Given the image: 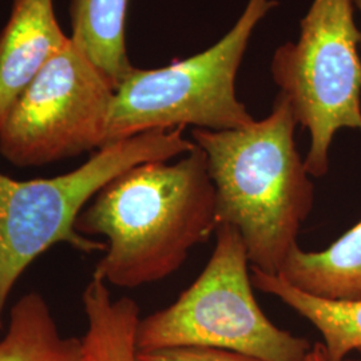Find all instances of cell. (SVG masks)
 Wrapping results in <instances>:
<instances>
[{"label": "cell", "mask_w": 361, "mask_h": 361, "mask_svg": "<svg viewBox=\"0 0 361 361\" xmlns=\"http://www.w3.org/2000/svg\"><path fill=\"white\" fill-rule=\"evenodd\" d=\"M279 274L312 296L361 300V219L323 250L308 252L297 246Z\"/></svg>", "instance_id": "9"}, {"label": "cell", "mask_w": 361, "mask_h": 361, "mask_svg": "<svg viewBox=\"0 0 361 361\" xmlns=\"http://www.w3.org/2000/svg\"><path fill=\"white\" fill-rule=\"evenodd\" d=\"M250 271L255 288L279 298L320 332L332 359H347L349 353L361 349V300L335 301L312 296L285 281L280 274H269L253 267Z\"/></svg>", "instance_id": "10"}, {"label": "cell", "mask_w": 361, "mask_h": 361, "mask_svg": "<svg viewBox=\"0 0 361 361\" xmlns=\"http://www.w3.org/2000/svg\"><path fill=\"white\" fill-rule=\"evenodd\" d=\"M305 361H361L356 360V359H343V360H335V359H332L329 355H328V352H326V349L323 345V343H316V344H313L312 345V348H310V353H308V356H307V360Z\"/></svg>", "instance_id": "15"}, {"label": "cell", "mask_w": 361, "mask_h": 361, "mask_svg": "<svg viewBox=\"0 0 361 361\" xmlns=\"http://www.w3.org/2000/svg\"><path fill=\"white\" fill-rule=\"evenodd\" d=\"M353 13V0H313L298 39L280 46L271 59L274 83L310 133L304 161L314 178L328 173L340 130L361 133V30Z\"/></svg>", "instance_id": "6"}, {"label": "cell", "mask_w": 361, "mask_h": 361, "mask_svg": "<svg viewBox=\"0 0 361 361\" xmlns=\"http://www.w3.org/2000/svg\"><path fill=\"white\" fill-rule=\"evenodd\" d=\"M137 361H261L226 349L207 347H180L138 352Z\"/></svg>", "instance_id": "14"}, {"label": "cell", "mask_w": 361, "mask_h": 361, "mask_svg": "<svg viewBox=\"0 0 361 361\" xmlns=\"http://www.w3.org/2000/svg\"><path fill=\"white\" fill-rule=\"evenodd\" d=\"M68 42L54 0H13L0 32V126L22 92Z\"/></svg>", "instance_id": "8"}, {"label": "cell", "mask_w": 361, "mask_h": 361, "mask_svg": "<svg viewBox=\"0 0 361 361\" xmlns=\"http://www.w3.org/2000/svg\"><path fill=\"white\" fill-rule=\"evenodd\" d=\"M250 261L237 229L219 225L207 267L166 308L140 320L137 350L226 349L261 361H305L312 345L271 323L253 292Z\"/></svg>", "instance_id": "4"}, {"label": "cell", "mask_w": 361, "mask_h": 361, "mask_svg": "<svg viewBox=\"0 0 361 361\" xmlns=\"http://www.w3.org/2000/svg\"><path fill=\"white\" fill-rule=\"evenodd\" d=\"M183 130H152L109 143L79 168L54 178L18 180L0 173V332L8 297L27 267L58 244L83 253L104 250V243L77 232L78 216L121 173L189 153L195 143Z\"/></svg>", "instance_id": "3"}, {"label": "cell", "mask_w": 361, "mask_h": 361, "mask_svg": "<svg viewBox=\"0 0 361 361\" xmlns=\"http://www.w3.org/2000/svg\"><path fill=\"white\" fill-rule=\"evenodd\" d=\"M277 6V0H247L228 34L205 51L161 68L134 67L114 92L106 145L152 130L219 131L255 122L237 97L235 79L255 28Z\"/></svg>", "instance_id": "5"}, {"label": "cell", "mask_w": 361, "mask_h": 361, "mask_svg": "<svg viewBox=\"0 0 361 361\" xmlns=\"http://www.w3.org/2000/svg\"><path fill=\"white\" fill-rule=\"evenodd\" d=\"M0 361H85L82 338L63 337L44 297L30 292L13 304Z\"/></svg>", "instance_id": "13"}, {"label": "cell", "mask_w": 361, "mask_h": 361, "mask_svg": "<svg viewBox=\"0 0 361 361\" xmlns=\"http://www.w3.org/2000/svg\"><path fill=\"white\" fill-rule=\"evenodd\" d=\"M353 4H355V7L359 10V13L361 15V0H353Z\"/></svg>", "instance_id": "16"}, {"label": "cell", "mask_w": 361, "mask_h": 361, "mask_svg": "<svg viewBox=\"0 0 361 361\" xmlns=\"http://www.w3.org/2000/svg\"><path fill=\"white\" fill-rule=\"evenodd\" d=\"M357 352H359V353H360V356H361V349H359V350H357Z\"/></svg>", "instance_id": "17"}, {"label": "cell", "mask_w": 361, "mask_h": 361, "mask_svg": "<svg viewBox=\"0 0 361 361\" xmlns=\"http://www.w3.org/2000/svg\"><path fill=\"white\" fill-rule=\"evenodd\" d=\"M130 0H71V42L118 85L134 66L126 49V18Z\"/></svg>", "instance_id": "11"}, {"label": "cell", "mask_w": 361, "mask_h": 361, "mask_svg": "<svg viewBox=\"0 0 361 361\" xmlns=\"http://www.w3.org/2000/svg\"><path fill=\"white\" fill-rule=\"evenodd\" d=\"M87 331L85 361H137L140 307L130 297L113 298L109 285L92 276L82 295Z\"/></svg>", "instance_id": "12"}, {"label": "cell", "mask_w": 361, "mask_h": 361, "mask_svg": "<svg viewBox=\"0 0 361 361\" xmlns=\"http://www.w3.org/2000/svg\"><path fill=\"white\" fill-rule=\"evenodd\" d=\"M116 87L71 42L42 68L0 126V154L42 166L106 145Z\"/></svg>", "instance_id": "7"}, {"label": "cell", "mask_w": 361, "mask_h": 361, "mask_svg": "<svg viewBox=\"0 0 361 361\" xmlns=\"http://www.w3.org/2000/svg\"><path fill=\"white\" fill-rule=\"evenodd\" d=\"M297 119L277 94L271 111L245 128L193 129L207 154L219 225L237 229L253 268L279 274L313 209L314 185L297 150Z\"/></svg>", "instance_id": "2"}, {"label": "cell", "mask_w": 361, "mask_h": 361, "mask_svg": "<svg viewBox=\"0 0 361 361\" xmlns=\"http://www.w3.org/2000/svg\"><path fill=\"white\" fill-rule=\"evenodd\" d=\"M75 229L107 238L92 274L106 284L137 288L165 280L217 229L207 154L195 145L178 161L121 173L80 212Z\"/></svg>", "instance_id": "1"}]
</instances>
